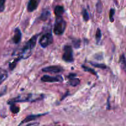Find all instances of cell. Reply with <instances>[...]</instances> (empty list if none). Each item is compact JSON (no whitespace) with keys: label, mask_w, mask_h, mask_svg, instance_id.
<instances>
[{"label":"cell","mask_w":126,"mask_h":126,"mask_svg":"<svg viewBox=\"0 0 126 126\" xmlns=\"http://www.w3.org/2000/svg\"><path fill=\"white\" fill-rule=\"evenodd\" d=\"M41 80L44 82H61L63 81V78L59 75L56 77H52L45 75L42 77Z\"/></svg>","instance_id":"cell-6"},{"label":"cell","mask_w":126,"mask_h":126,"mask_svg":"<svg viewBox=\"0 0 126 126\" xmlns=\"http://www.w3.org/2000/svg\"><path fill=\"white\" fill-rule=\"evenodd\" d=\"M101 37H102V32H101V30L100 28H97V32H96L95 35V38L97 40H99L101 38Z\"/></svg>","instance_id":"cell-21"},{"label":"cell","mask_w":126,"mask_h":126,"mask_svg":"<svg viewBox=\"0 0 126 126\" xmlns=\"http://www.w3.org/2000/svg\"><path fill=\"white\" fill-rule=\"evenodd\" d=\"M97 11H98L99 13H100V12L102 11L103 7H102V2H101L100 1H98V2H97Z\"/></svg>","instance_id":"cell-23"},{"label":"cell","mask_w":126,"mask_h":126,"mask_svg":"<svg viewBox=\"0 0 126 126\" xmlns=\"http://www.w3.org/2000/svg\"><path fill=\"white\" fill-rule=\"evenodd\" d=\"M91 64L93 65L95 67L99 68V69H107V65H105L103 64H100V63H91Z\"/></svg>","instance_id":"cell-16"},{"label":"cell","mask_w":126,"mask_h":126,"mask_svg":"<svg viewBox=\"0 0 126 126\" xmlns=\"http://www.w3.org/2000/svg\"><path fill=\"white\" fill-rule=\"evenodd\" d=\"M42 70L44 72L59 73L63 71V68L58 65H51V66H47L43 68Z\"/></svg>","instance_id":"cell-7"},{"label":"cell","mask_w":126,"mask_h":126,"mask_svg":"<svg viewBox=\"0 0 126 126\" xmlns=\"http://www.w3.org/2000/svg\"><path fill=\"white\" fill-rule=\"evenodd\" d=\"M54 12L57 17H62L64 12V8L62 6H57L54 9Z\"/></svg>","instance_id":"cell-12"},{"label":"cell","mask_w":126,"mask_h":126,"mask_svg":"<svg viewBox=\"0 0 126 126\" xmlns=\"http://www.w3.org/2000/svg\"><path fill=\"white\" fill-rule=\"evenodd\" d=\"M8 76L7 72L2 68H0V85L6 80Z\"/></svg>","instance_id":"cell-11"},{"label":"cell","mask_w":126,"mask_h":126,"mask_svg":"<svg viewBox=\"0 0 126 126\" xmlns=\"http://www.w3.org/2000/svg\"><path fill=\"white\" fill-rule=\"evenodd\" d=\"M114 12H115V10L114 9H111L110 11V19L111 22H113L114 21L113 19V16H114Z\"/></svg>","instance_id":"cell-22"},{"label":"cell","mask_w":126,"mask_h":126,"mask_svg":"<svg viewBox=\"0 0 126 126\" xmlns=\"http://www.w3.org/2000/svg\"><path fill=\"white\" fill-rule=\"evenodd\" d=\"M70 79V81H69V83H70V85L71 86H77L78 85H79L80 83V80L79 79H77L76 77H73V78H71V79Z\"/></svg>","instance_id":"cell-14"},{"label":"cell","mask_w":126,"mask_h":126,"mask_svg":"<svg viewBox=\"0 0 126 126\" xmlns=\"http://www.w3.org/2000/svg\"><path fill=\"white\" fill-rule=\"evenodd\" d=\"M20 59H21V58L19 57V58H18V59H16V60L12 62V63H10V64H9V67H10V69H11V70H12V69H14L15 67L16 66V64H17V62H18V61H19Z\"/></svg>","instance_id":"cell-20"},{"label":"cell","mask_w":126,"mask_h":126,"mask_svg":"<svg viewBox=\"0 0 126 126\" xmlns=\"http://www.w3.org/2000/svg\"><path fill=\"white\" fill-rule=\"evenodd\" d=\"M66 22L62 17H57L54 24V32L57 35H61L64 33L66 28Z\"/></svg>","instance_id":"cell-2"},{"label":"cell","mask_w":126,"mask_h":126,"mask_svg":"<svg viewBox=\"0 0 126 126\" xmlns=\"http://www.w3.org/2000/svg\"><path fill=\"white\" fill-rule=\"evenodd\" d=\"M82 67L85 71L89 72L91 73V74H94V75H97L95 71L93 69H92V68H89V67H88L85 66V65H82Z\"/></svg>","instance_id":"cell-18"},{"label":"cell","mask_w":126,"mask_h":126,"mask_svg":"<svg viewBox=\"0 0 126 126\" xmlns=\"http://www.w3.org/2000/svg\"><path fill=\"white\" fill-rule=\"evenodd\" d=\"M50 15V11H48V10H44L43 12H42L41 15L40 16V19L42 21H46L48 18L49 17Z\"/></svg>","instance_id":"cell-13"},{"label":"cell","mask_w":126,"mask_h":126,"mask_svg":"<svg viewBox=\"0 0 126 126\" xmlns=\"http://www.w3.org/2000/svg\"><path fill=\"white\" fill-rule=\"evenodd\" d=\"M53 42L52 35L50 33H47L43 35L39 40V44L41 47L45 48L51 44Z\"/></svg>","instance_id":"cell-4"},{"label":"cell","mask_w":126,"mask_h":126,"mask_svg":"<svg viewBox=\"0 0 126 126\" xmlns=\"http://www.w3.org/2000/svg\"><path fill=\"white\" fill-rule=\"evenodd\" d=\"M38 126V123H33V124H29L28 126Z\"/></svg>","instance_id":"cell-25"},{"label":"cell","mask_w":126,"mask_h":126,"mask_svg":"<svg viewBox=\"0 0 126 126\" xmlns=\"http://www.w3.org/2000/svg\"><path fill=\"white\" fill-rule=\"evenodd\" d=\"M38 37V35L33 36L29 41H28V42H27L25 45L24 46H23V48L22 49V50L25 51L32 52V50L33 49V48H34V47L36 46V43Z\"/></svg>","instance_id":"cell-5"},{"label":"cell","mask_w":126,"mask_h":126,"mask_svg":"<svg viewBox=\"0 0 126 126\" xmlns=\"http://www.w3.org/2000/svg\"><path fill=\"white\" fill-rule=\"evenodd\" d=\"M44 98L43 95H38V94H23L16 98L12 99L8 101L10 105L14 104L15 103L22 102H34V101H39Z\"/></svg>","instance_id":"cell-1"},{"label":"cell","mask_w":126,"mask_h":126,"mask_svg":"<svg viewBox=\"0 0 126 126\" xmlns=\"http://www.w3.org/2000/svg\"><path fill=\"white\" fill-rule=\"evenodd\" d=\"M46 114H32V115H30V116H28L23 121H22V122L20 124L19 126H20L21 124L23 123H26V122H28L30 121H32L33 120L36 119L38 118L40 116H43L44 115H45Z\"/></svg>","instance_id":"cell-10"},{"label":"cell","mask_w":126,"mask_h":126,"mask_svg":"<svg viewBox=\"0 0 126 126\" xmlns=\"http://www.w3.org/2000/svg\"><path fill=\"white\" fill-rule=\"evenodd\" d=\"M10 109H11V112L14 114L18 113L20 111L19 107L17 106L16 105H14V104H12V105H11V107H10Z\"/></svg>","instance_id":"cell-15"},{"label":"cell","mask_w":126,"mask_h":126,"mask_svg":"<svg viewBox=\"0 0 126 126\" xmlns=\"http://www.w3.org/2000/svg\"><path fill=\"white\" fill-rule=\"evenodd\" d=\"M120 63L122 67H123L124 69H125V70H126V58H125V56H124V55H122L121 56Z\"/></svg>","instance_id":"cell-17"},{"label":"cell","mask_w":126,"mask_h":126,"mask_svg":"<svg viewBox=\"0 0 126 126\" xmlns=\"http://www.w3.org/2000/svg\"><path fill=\"white\" fill-rule=\"evenodd\" d=\"M63 59L67 63L73 62V54L72 47L70 45L65 46L64 47V53L62 56Z\"/></svg>","instance_id":"cell-3"},{"label":"cell","mask_w":126,"mask_h":126,"mask_svg":"<svg viewBox=\"0 0 126 126\" xmlns=\"http://www.w3.org/2000/svg\"><path fill=\"white\" fill-rule=\"evenodd\" d=\"M38 6V1L37 0H29L27 6V9L29 12H33L36 9Z\"/></svg>","instance_id":"cell-8"},{"label":"cell","mask_w":126,"mask_h":126,"mask_svg":"<svg viewBox=\"0 0 126 126\" xmlns=\"http://www.w3.org/2000/svg\"><path fill=\"white\" fill-rule=\"evenodd\" d=\"M21 37H22L21 31L20 30L19 28H16L14 31V37L12 38V41H13L14 43H16V44L19 43L21 40Z\"/></svg>","instance_id":"cell-9"},{"label":"cell","mask_w":126,"mask_h":126,"mask_svg":"<svg viewBox=\"0 0 126 126\" xmlns=\"http://www.w3.org/2000/svg\"><path fill=\"white\" fill-rule=\"evenodd\" d=\"M6 0H0V12H2L4 9Z\"/></svg>","instance_id":"cell-24"},{"label":"cell","mask_w":126,"mask_h":126,"mask_svg":"<svg viewBox=\"0 0 126 126\" xmlns=\"http://www.w3.org/2000/svg\"><path fill=\"white\" fill-rule=\"evenodd\" d=\"M82 16H83V18L84 19L85 21H87L89 19V14H88V12H87V11H86V9H84L83 10H82Z\"/></svg>","instance_id":"cell-19"}]
</instances>
